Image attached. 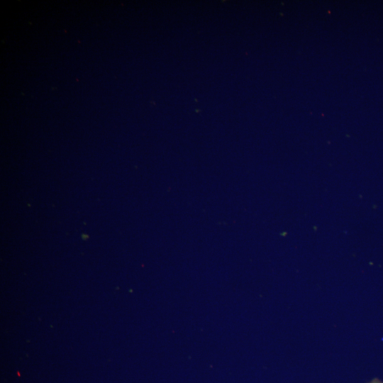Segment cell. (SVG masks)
Masks as SVG:
<instances>
[{
  "instance_id": "cell-1",
  "label": "cell",
  "mask_w": 383,
  "mask_h": 383,
  "mask_svg": "<svg viewBox=\"0 0 383 383\" xmlns=\"http://www.w3.org/2000/svg\"><path fill=\"white\" fill-rule=\"evenodd\" d=\"M369 383H383V382L377 379H374L372 380L371 382H370Z\"/></svg>"
}]
</instances>
